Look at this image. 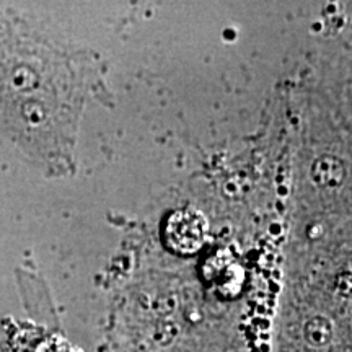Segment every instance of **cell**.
I'll return each instance as SVG.
<instances>
[{"label": "cell", "instance_id": "7a4b0ae2", "mask_svg": "<svg viewBox=\"0 0 352 352\" xmlns=\"http://www.w3.org/2000/svg\"><path fill=\"white\" fill-rule=\"evenodd\" d=\"M346 165L341 158L321 157L311 166V179L321 188H338L344 183Z\"/></svg>", "mask_w": 352, "mask_h": 352}, {"label": "cell", "instance_id": "6da1fadb", "mask_svg": "<svg viewBox=\"0 0 352 352\" xmlns=\"http://www.w3.org/2000/svg\"><path fill=\"white\" fill-rule=\"evenodd\" d=\"M208 235V220L196 209L176 210L166 219L164 240L171 252L192 254L199 252Z\"/></svg>", "mask_w": 352, "mask_h": 352}]
</instances>
